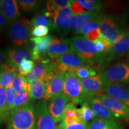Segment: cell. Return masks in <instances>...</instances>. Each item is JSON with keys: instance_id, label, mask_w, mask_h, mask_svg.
Listing matches in <instances>:
<instances>
[{"instance_id": "cell-1", "label": "cell", "mask_w": 129, "mask_h": 129, "mask_svg": "<svg viewBox=\"0 0 129 129\" xmlns=\"http://www.w3.org/2000/svg\"><path fill=\"white\" fill-rule=\"evenodd\" d=\"M7 129H35V105L34 101L13 109Z\"/></svg>"}, {"instance_id": "cell-2", "label": "cell", "mask_w": 129, "mask_h": 129, "mask_svg": "<svg viewBox=\"0 0 129 129\" xmlns=\"http://www.w3.org/2000/svg\"><path fill=\"white\" fill-rule=\"evenodd\" d=\"M68 40L72 52L77 54L85 63L101 64L104 62L93 42L81 36L73 37Z\"/></svg>"}, {"instance_id": "cell-3", "label": "cell", "mask_w": 129, "mask_h": 129, "mask_svg": "<svg viewBox=\"0 0 129 129\" xmlns=\"http://www.w3.org/2000/svg\"><path fill=\"white\" fill-rule=\"evenodd\" d=\"M63 93L74 105L87 103L92 99L84 90L80 79L71 71L64 73Z\"/></svg>"}, {"instance_id": "cell-4", "label": "cell", "mask_w": 129, "mask_h": 129, "mask_svg": "<svg viewBox=\"0 0 129 129\" xmlns=\"http://www.w3.org/2000/svg\"><path fill=\"white\" fill-rule=\"evenodd\" d=\"M32 27L29 20L22 16L11 23L8 28V35L13 44L20 47L26 44L31 35Z\"/></svg>"}, {"instance_id": "cell-5", "label": "cell", "mask_w": 129, "mask_h": 129, "mask_svg": "<svg viewBox=\"0 0 129 129\" xmlns=\"http://www.w3.org/2000/svg\"><path fill=\"white\" fill-rule=\"evenodd\" d=\"M99 75L109 85L129 82V63L120 62L102 68Z\"/></svg>"}, {"instance_id": "cell-6", "label": "cell", "mask_w": 129, "mask_h": 129, "mask_svg": "<svg viewBox=\"0 0 129 129\" xmlns=\"http://www.w3.org/2000/svg\"><path fill=\"white\" fill-rule=\"evenodd\" d=\"M100 29L101 34L112 44L121 39L125 32L118 19L110 15L102 16Z\"/></svg>"}, {"instance_id": "cell-7", "label": "cell", "mask_w": 129, "mask_h": 129, "mask_svg": "<svg viewBox=\"0 0 129 129\" xmlns=\"http://www.w3.org/2000/svg\"><path fill=\"white\" fill-rule=\"evenodd\" d=\"M5 63L10 68L18 69L22 61L33 60L32 50L28 47H9L4 51Z\"/></svg>"}, {"instance_id": "cell-8", "label": "cell", "mask_w": 129, "mask_h": 129, "mask_svg": "<svg viewBox=\"0 0 129 129\" xmlns=\"http://www.w3.org/2000/svg\"><path fill=\"white\" fill-rule=\"evenodd\" d=\"M55 122L50 114L48 103L40 101L35 106V129H56Z\"/></svg>"}, {"instance_id": "cell-9", "label": "cell", "mask_w": 129, "mask_h": 129, "mask_svg": "<svg viewBox=\"0 0 129 129\" xmlns=\"http://www.w3.org/2000/svg\"><path fill=\"white\" fill-rule=\"evenodd\" d=\"M70 101L69 97L64 93L49 99L48 109L55 123L62 121L65 108Z\"/></svg>"}, {"instance_id": "cell-10", "label": "cell", "mask_w": 129, "mask_h": 129, "mask_svg": "<svg viewBox=\"0 0 129 129\" xmlns=\"http://www.w3.org/2000/svg\"><path fill=\"white\" fill-rule=\"evenodd\" d=\"M53 61L56 64L58 73H66L67 72L72 71L77 68L84 65L85 63L81 58L72 51L63 54Z\"/></svg>"}, {"instance_id": "cell-11", "label": "cell", "mask_w": 129, "mask_h": 129, "mask_svg": "<svg viewBox=\"0 0 129 129\" xmlns=\"http://www.w3.org/2000/svg\"><path fill=\"white\" fill-rule=\"evenodd\" d=\"M98 97L102 104L119 120L122 119L125 121H129V109L124 104L114 98L106 95H100Z\"/></svg>"}, {"instance_id": "cell-12", "label": "cell", "mask_w": 129, "mask_h": 129, "mask_svg": "<svg viewBox=\"0 0 129 129\" xmlns=\"http://www.w3.org/2000/svg\"><path fill=\"white\" fill-rule=\"evenodd\" d=\"M54 39V37L50 35L42 37L30 38V41L34 44L32 49V58L34 60L40 62L46 59L48 48Z\"/></svg>"}, {"instance_id": "cell-13", "label": "cell", "mask_w": 129, "mask_h": 129, "mask_svg": "<svg viewBox=\"0 0 129 129\" xmlns=\"http://www.w3.org/2000/svg\"><path fill=\"white\" fill-rule=\"evenodd\" d=\"M73 16L70 7L59 10L53 18V28L61 34H67L71 30L70 22Z\"/></svg>"}, {"instance_id": "cell-14", "label": "cell", "mask_w": 129, "mask_h": 129, "mask_svg": "<svg viewBox=\"0 0 129 129\" xmlns=\"http://www.w3.org/2000/svg\"><path fill=\"white\" fill-rule=\"evenodd\" d=\"M64 77V73L59 72L45 81L46 96L44 100H49L63 93Z\"/></svg>"}, {"instance_id": "cell-15", "label": "cell", "mask_w": 129, "mask_h": 129, "mask_svg": "<svg viewBox=\"0 0 129 129\" xmlns=\"http://www.w3.org/2000/svg\"><path fill=\"white\" fill-rule=\"evenodd\" d=\"M98 96L106 95L118 100L129 109V87L123 84L111 85L98 93Z\"/></svg>"}, {"instance_id": "cell-16", "label": "cell", "mask_w": 129, "mask_h": 129, "mask_svg": "<svg viewBox=\"0 0 129 129\" xmlns=\"http://www.w3.org/2000/svg\"><path fill=\"white\" fill-rule=\"evenodd\" d=\"M81 84L83 89L91 98L102 90L109 86L108 83L101 75L90 77L86 79H80Z\"/></svg>"}, {"instance_id": "cell-17", "label": "cell", "mask_w": 129, "mask_h": 129, "mask_svg": "<svg viewBox=\"0 0 129 129\" xmlns=\"http://www.w3.org/2000/svg\"><path fill=\"white\" fill-rule=\"evenodd\" d=\"M129 51V31H125L121 39L112 44L110 52L106 58V62L118 59Z\"/></svg>"}, {"instance_id": "cell-18", "label": "cell", "mask_w": 129, "mask_h": 129, "mask_svg": "<svg viewBox=\"0 0 129 129\" xmlns=\"http://www.w3.org/2000/svg\"><path fill=\"white\" fill-rule=\"evenodd\" d=\"M99 13L98 12H87L84 13L73 15L70 22L71 30L75 34H81L84 26L99 17Z\"/></svg>"}, {"instance_id": "cell-19", "label": "cell", "mask_w": 129, "mask_h": 129, "mask_svg": "<svg viewBox=\"0 0 129 129\" xmlns=\"http://www.w3.org/2000/svg\"><path fill=\"white\" fill-rule=\"evenodd\" d=\"M71 51V49L68 40L54 38L48 47L47 56L54 60Z\"/></svg>"}, {"instance_id": "cell-20", "label": "cell", "mask_w": 129, "mask_h": 129, "mask_svg": "<svg viewBox=\"0 0 129 129\" xmlns=\"http://www.w3.org/2000/svg\"><path fill=\"white\" fill-rule=\"evenodd\" d=\"M88 102H89L88 104L94 111L96 117L99 118L114 121L119 120V119L112 112H111L102 104L98 96L94 97Z\"/></svg>"}, {"instance_id": "cell-21", "label": "cell", "mask_w": 129, "mask_h": 129, "mask_svg": "<svg viewBox=\"0 0 129 129\" xmlns=\"http://www.w3.org/2000/svg\"><path fill=\"white\" fill-rule=\"evenodd\" d=\"M0 13L3 14L8 22H13L19 18L20 12L15 0H3L0 6Z\"/></svg>"}, {"instance_id": "cell-22", "label": "cell", "mask_w": 129, "mask_h": 129, "mask_svg": "<svg viewBox=\"0 0 129 129\" xmlns=\"http://www.w3.org/2000/svg\"><path fill=\"white\" fill-rule=\"evenodd\" d=\"M101 17L102 16H100L98 18L88 22L84 26L81 34L84 35V37L90 41L94 42L101 35V31L100 29Z\"/></svg>"}, {"instance_id": "cell-23", "label": "cell", "mask_w": 129, "mask_h": 129, "mask_svg": "<svg viewBox=\"0 0 129 129\" xmlns=\"http://www.w3.org/2000/svg\"><path fill=\"white\" fill-rule=\"evenodd\" d=\"M87 129H122L118 122L114 121L103 120L96 117L87 124Z\"/></svg>"}, {"instance_id": "cell-24", "label": "cell", "mask_w": 129, "mask_h": 129, "mask_svg": "<svg viewBox=\"0 0 129 129\" xmlns=\"http://www.w3.org/2000/svg\"><path fill=\"white\" fill-rule=\"evenodd\" d=\"M29 95L32 101L45 99L46 84L44 80H37L30 83Z\"/></svg>"}, {"instance_id": "cell-25", "label": "cell", "mask_w": 129, "mask_h": 129, "mask_svg": "<svg viewBox=\"0 0 129 129\" xmlns=\"http://www.w3.org/2000/svg\"><path fill=\"white\" fill-rule=\"evenodd\" d=\"M77 121H83L81 119L78 109L72 103H69L65 108L62 122L65 124H68Z\"/></svg>"}, {"instance_id": "cell-26", "label": "cell", "mask_w": 129, "mask_h": 129, "mask_svg": "<svg viewBox=\"0 0 129 129\" xmlns=\"http://www.w3.org/2000/svg\"><path fill=\"white\" fill-rule=\"evenodd\" d=\"M32 29L39 26H44L48 28H53V18L47 12L37 14L30 20Z\"/></svg>"}, {"instance_id": "cell-27", "label": "cell", "mask_w": 129, "mask_h": 129, "mask_svg": "<svg viewBox=\"0 0 129 129\" xmlns=\"http://www.w3.org/2000/svg\"><path fill=\"white\" fill-rule=\"evenodd\" d=\"M93 43L96 46L98 52L102 57L104 62H105L106 58L108 55L112 48V44L102 34L99 38Z\"/></svg>"}, {"instance_id": "cell-28", "label": "cell", "mask_w": 129, "mask_h": 129, "mask_svg": "<svg viewBox=\"0 0 129 129\" xmlns=\"http://www.w3.org/2000/svg\"><path fill=\"white\" fill-rule=\"evenodd\" d=\"M18 75L17 69L9 68L0 75V85L6 88L12 86L14 80Z\"/></svg>"}, {"instance_id": "cell-29", "label": "cell", "mask_w": 129, "mask_h": 129, "mask_svg": "<svg viewBox=\"0 0 129 129\" xmlns=\"http://www.w3.org/2000/svg\"><path fill=\"white\" fill-rule=\"evenodd\" d=\"M71 1L67 0H51L47 3V12L51 17L55 15L59 10L67 7H70Z\"/></svg>"}, {"instance_id": "cell-30", "label": "cell", "mask_w": 129, "mask_h": 129, "mask_svg": "<svg viewBox=\"0 0 129 129\" xmlns=\"http://www.w3.org/2000/svg\"><path fill=\"white\" fill-rule=\"evenodd\" d=\"M71 72V71H70ZM74 72L80 79H86L97 76V72L94 67L90 64H84L71 71Z\"/></svg>"}, {"instance_id": "cell-31", "label": "cell", "mask_w": 129, "mask_h": 129, "mask_svg": "<svg viewBox=\"0 0 129 129\" xmlns=\"http://www.w3.org/2000/svg\"><path fill=\"white\" fill-rule=\"evenodd\" d=\"M30 83L27 81L25 77H23L19 74L13 84V88L16 93H19L23 91H26L29 93Z\"/></svg>"}, {"instance_id": "cell-32", "label": "cell", "mask_w": 129, "mask_h": 129, "mask_svg": "<svg viewBox=\"0 0 129 129\" xmlns=\"http://www.w3.org/2000/svg\"><path fill=\"white\" fill-rule=\"evenodd\" d=\"M78 111L81 119L85 123L89 121H91L97 117L91 106L87 102L82 104L81 107L80 109H78Z\"/></svg>"}, {"instance_id": "cell-33", "label": "cell", "mask_w": 129, "mask_h": 129, "mask_svg": "<svg viewBox=\"0 0 129 129\" xmlns=\"http://www.w3.org/2000/svg\"><path fill=\"white\" fill-rule=\"evenodd\" d=\"M78 1L86 12L100 13L102 9L101 3L99 1L78 0Z\"/></svg>"}, {"instance_id": "cell-34", "label": "cell", "mask_w": 129, "mask_h": 129, "mask_svg": "<svg viewBox=\"0 0 129 129\" xmlns=\"http://www.w3.org/2000/svg\"><path fill=\"white\" fill-rule=\"evenodd\" d=\"M30 99L29 93L26 91H23L19 93H16L14 103V109L26 104Z\"/></svg>"}, {"instance_id": "cell-35", "label": "cell", "mask_w": 129, "mask_h": 129, "mask_svg": "<svg viewBox=\"0 0 129 129\" xmlns=\"http://www.w3.org/2000/svg\"><path fill=\"white\" fill-rule=\"evenodd\" d=\"M34 62L31 60H25L22 61L18 67L19 74L22 76H27L34 67Z\"/></svg>"}, {"instance_id": "cell-36", "label": "cell", "mask_w": 129, "mask_h": 129, "mask_svg": "<svg viewBox=\"0 0 129 129\" xmlns=\"http://www.w3.org/2000/svg\"><path fill=\"white\" fill-rule=\"evenodd\" d=\"M0 112L7 118H9L10 114L7 111V90L0 85Z\"/></svg>"}, {"instance_id": "cell-37", "label": "cell", "mask_w": 129, "mask_h": 129, "mask_svg": "<svg viewBox=\"0 0 129 129\" xmlns=\"http://www.w3.org/2000/svg\"><path fill=\"white\" fill-rule=\"evenodd\" d=\"M40 2V1L36 0H20L17 1L22 9L28 12H31L34 10L37 9L39 7Z\"/></svg>"}, {"instance_id": "cell-38", "label": "cell", "mask_w": 129, "mask_h": 129, "mask_svg": "<svg viewBox=\"0 0 129 129\" xmlns=\"http://www.w3.org/2000/svg\"><path fill=\"white\" fill-rule=\"evenodd\" d=\"M7 90V111L10 115V113L14 109V103L16 93L12 86L6 88Z\"/></svg>"}, {"instance_id": "cell-39", "label": "cell", "mask_w": 129, "mask_h": 129, "mask_svg": "<svg viewBox=\"0 0 129 129\" xmlns=\"http://www.w3.org/2000/svg\"><path fill=\"white\" fill-rule=\"evenodd\" d=\"M49 32V28L44 26H39L32 29L31 35L34 37H42L47 36Z\"/></svg>"}, {"instance_id": "cell-40", "label": "cell", "mask_w": 129, "mask_h": 129, "mask_svg": "<svg viewBox=\"0 0 129 129\" xmlns=\"http://www.w3.org/2000/svg\"><path fill=\"white\" fill-rule=\"evenodd\" d=\"M70 8L73 15H77V14L87 12L83 9L78 1H71Z\"/></svg>"}, {"instance_id": "cell-41", "label": "cell", "mask_w": 129, "mask_h": 129, "mask_svg": "<svg viewBox=\"0 0 129 129\" xmlns=\"http://www.w3.org/2000/svg\"><path fill=\"white\" fill-rule=\"evenodd\" d=\"M64 124L66 129H87V124L83 121H77Z\"/></svg>"}, {"instance_id": "cell-42", "label": "cell", "mask_w": 129, "mask_h": 129, "mask_svg": "<svg viewBox=\"0 0 129 129\" xmlns=\"http://www.w3.org/2000/svg\"><path fill=\"white\" fill-rule=\"evenodd\" d=\"M7 22L8 20L6 18V17L0 13V32L3 29Z\"/></svg>"}, {"instance_id": "cell-43", "label": "cell", "mask_w": 129, "mask_h": 129, "mask_svg": "<svg viewBox=\"0 0 129 129\" xmlns=\"http://www.w3.org/2000/svg\"><path fill=\"white\" fill-rule=\"evenodd\" d=\"M7 68H9V67H7V64H6V63H4L0 64V75H1V74Z\"/></svg>"}, {"instance_id": "cell-44", "label": "cell", "mask_w": 129, "mask_h": 129, "mask_svg": "<svg viewBox=\"0 0 129 129\" xmlns=\"http://www.w3.org/2000/svg\"><path fill=\"white\" fill-rule=\"evenodd\" d=\"M5 60V55L4 51H3L0 49V64L5 63L4 61Z\"/></svg>"}, {"instance_id": "cell-45", "label": "cell", "mask_w": 129, "mask_h": 129, "mask_svg": "<svg viewBox=\"0 0 129 129\" xmlns=\"http://www.w3.org/2000/svg\"><path fill=\"white\" fill-rule=\"evenodd\" d=\"M7 118H6L5 116L3 115V114H1V112H0V127L2 125V124H3V122H4L5 121L7 120Z\"/></svg>"}, {"instance_id": "cell-46", "label": "cell", "mask_w": 129, "mask_h": 129, "mask_svg": "<svg viewBox=\"0 0 129 129\" xmlns=\"http://www.w3.org/2000/svg\"><path fill=\"white\" fill-rule=\"evenodd\" d=\"M56 129H66L65 126H64V124L63 122L62 121L58 125L57 127H56Z\"/></svg>"}, {"instance_id": "cell-47", "label": "cell", "mask_w": 129, "mask_h": 129, "mask_svg": "<svg viewBox=\"0 0 129 129\" xmlns=\"http://www.w3.org/2000/svg\"><path fill=\"white\" fill-rule=\"evenodd\" d=\"M127 60L129 61V53H128V57H127Z\"/></svg>"}, {"instance_id": "cell-48", "label": "cell", "mask_w": 129, "mask_h": 129, "mask_svg": "<svg viewBox=\"0 0 129 129\" xmlns=\"http://www.w3.org/2000/svg\"><path fill=\"white\" fill-rule=\"evenodd\" d=\"M2 2H3V0H0V6H1V3H2Z\"/></svg>"}]
</instances>
